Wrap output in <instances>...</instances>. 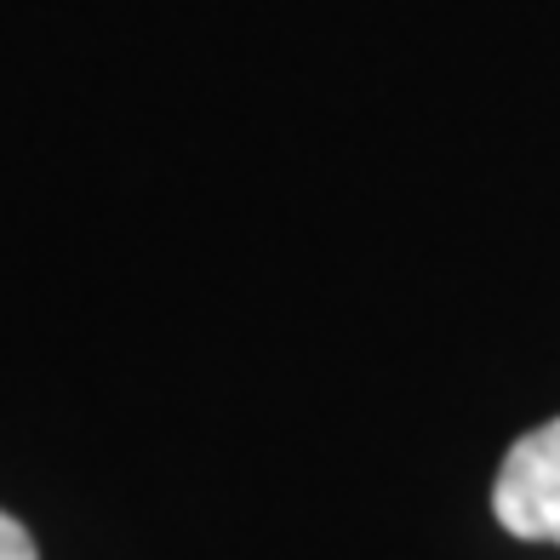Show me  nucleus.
Wrapping results in <instances>:
<instances>
[{
    "label": "nucleus",
    "instance_id": "obj_1",
    "mask_svg": "<svg viewBox=\"0 0 560 560\" xmlns=\"http://www.w3.org/2000/svg\"><path fill=\"white\" fill-rule=\"evenodd\" d=\"M492 515L509 538L560 544V418L526 429L492 480Z\"/></svg>",
    "mask_w": 560,
    "mask_h": 560
},
{
    "label": "nucleus",
    "instance_id": "obj_2",
    "mask_svg": "<svg viewBox=\"0 0 560 560\" xmlns=\"http://www.w3.org/2000/svg\"><path fill=\"white\" fill-rule=\"evenodd\" d=\"M0 560H40L35 555V538L7 515V509H0Z\"/></svg>",
    "mask_w": 560,
    "mask_h": 560
}]
</instances>
